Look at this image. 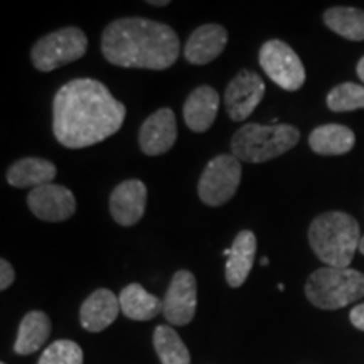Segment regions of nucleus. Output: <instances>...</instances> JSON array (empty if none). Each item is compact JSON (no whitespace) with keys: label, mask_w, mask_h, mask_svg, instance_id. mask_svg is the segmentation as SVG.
<instances>
[{"label":"nucleus","mask_w":364,"mask_h":364,"mask_svg":"<svg viewBox=\"0 0 364 364\" xmlns=\"http://www.w3.org/2000/svg\"><path fill=\"white\" fill-rule=\"evenodd\" d=\"M49 334H51V321H49L48 314L43 311L26 314L19 326V332H17L14 351L21 356H29L43 348Z\"/></svg>","instance_id":"aec40b11"},{"label":"nucleus","mask_w":364,"mask_h":364,"mask_svg":"<svg viewBox=\"0 0 364 364\" xmlns=\"http://www.w3.org/2000/svg\"><path fill=\"white\" fill-rule=\"evenodd\" d=\"M58 174L56 166L48 159L27 157L14 162L7 171V182L14 188H41V186L53 184Z\"/></svg>","instance_id":"a211bd4d"},{"label":"nucleus","mask_w":364,"mask_h":364,"mask_svg":"<svg viewBox=\"0 0 364 364\" xmlns=\"http://www.w3.org/2000/svg\"><path fill=\"white\" fill-rule=\"evenodd\" d=\"M349 318H351L353 326L356 329L364 332V304H359V306L354 307L351 314H349Z\"/></svg>","instance_id":"bb28decb"},{"label":"nucleus","mask_w":364,"mask_h":364,"mask_svg":"<svg viewBox=\"0 0 364 364\" xmlns=\"http://www.w3.org/2000/svg\"><path fill=\"white\" fill-rule=\"evenodd\" d=\"M120 311V300L115 294L108 289H98L81 306L80 322L86 331L102 332L117 321Z\"/></svg>","instance_id":"f3484780"},{"label":"nucleus","mask_w":364,"mask_h":364,"mask_svg":"<svg viewBox=\"0 0 364 364\" xmlns=\"http://www.w3.org/2000/svg\"><path fill=\"white\" fill-rule=\"evenodd\" d=\"M324 22L332 33L349 41H364V11L356 7H331Z\"/></svg>","instance_id":"4be33fe9"},{"label":"nucleus","mask_w":364,"mask_h":364,"mask_svg":"<svg viewBox=\"0 0 364 364\" xmlns=\"http://www.w3.org/2000/svg\"><path fill=\"white\" fill-rule=\"evenodd\" d=\"M198 307V282L189 270H179L164 299V317L172 326H186L193 321Z\"/></svg>","instance_id":"9d476101"},{"label":"nucleus","mask_w":364,"mask_h":364,"mask_svg":"<svg viewBox=\"0 0 364 364\" xmlns=\"http://www.w3.org/2000/svg\"><path fill=\"white\" fill-rule=\"evenodd\" d=\"M88 39L78 27H63L41 38L31 49L33 65L39 71L49 73L78 61L86 54Z\"/></svg>","instance_id":"423d86ee"},{"label":"nucleus","mask_w":364,"mask_h":364,"mask_svg":"<svg viewBox=\"0 0 364 364\" xmlns=\"http://www.w3.org/2000/svg\"><path fill=\"white\" fill-rule=\"evenodd\" d=\"M354 132L339 124L321 125L309 135V145L318 156H344L354 147Z\"/></svg>","instance_id":"6ab92c4d"},{"label":"nucleus","mask_w":364,"mask_h":364,"mask_svg":"<svg viewBox=\"0 0 364 364\" xmlns=\"http://www.w3.org/2000/svg\"><path fill=\"white\" fill-rule=\"evenodd\" d=\"M361 228L351 215L327 211L309 228V243L322 263L332 268H349L361 243Z\"/></svg>","instance_id":"7ed1b4c3"},{"label":"nucleus","mask_w":364,"mask_h":364,"mask_svg":"<svg viewBox=\"0 0 364 364\" xmlns=\"http://www.w3.org/2000/svg\"><path fill=\"white\" fill-rule=\"evenodd\" d=\"M255 253H257V236L250 230L240 231L231 248L223 252V255L228 258L225 270L228 285L238 289L247 282L250 272L253 268Z\"/></svg>","instance_id":"2eb2a0df"},{"label":"nucleus","mask_w":364,"mask_h":364,"mask_svg":"<svg viewBox=\"0 0 364 364\" xmlns=\"http://www.w3.org/2000/svg\"><path fill=\"white\" fill-rule=\"evenodd\" d=\"M220 110V93L211 86H199L189 93L184 103V122L196 134H203L215 124Z\"/></svg>","instance_id":"dca6fc26"},{"label":"nucleus","mask_w":364,"mask_h":364,"mask_svg":"<svg viewBox=\"0 0 364 364\" xmlns=\"http://www.w3.org/2000/svg\"><path fill=\"white\" fill-rule=\"evenodd\" d=\"M27 206L39 220L48 223H61L70 220L76 213L75 194L65 186L46 184L31 189L27 194Z\"/></svg>","instance_id":"9b49d317"},{"label":"nucleus","mask_w":364,"mask_h":364,"mask_svg":"<svg viewBox=\"0 0 364 364\" xmlns=\"http://www.w3.org/2000/svg\"><path fill=\"white\" fill-rule=\"evenodd\" d=\"M38 364H83V349L73 341H56L44 349Z\"/></svg>","instance_id":"393cba45"},{"label":"nucleus","mask_w":364,"mask_h":364,"mask_svg":"<svg viewBox=\"0 0 364 364\" xmlns=\"http://www.w3.org/2000/svg\"><path fill=\"white\" fill-rule=\"evenodd\" d=\"M147 204V188L142 181L120 182L110 196V215L120 226H134L142 220Z\"/></svg>","instance_id":"ddd939ff"},{"label":"nucleus","mask_w":364,"mask_h":364,"mask_svg":"<svg viewBox=\"0 0 364 364\" xmlns=\"http://www.w3.org/2000/svg\"><path fill=\"white\" fill-rule=\"evenodd\" d=\"M228 31L220 24H204L189 36L184 58L191 65H208L225 51Z\"/></svg>","instance_id":"4468645a"},{"label":"nucleus","mask_w":364,"mask_h":364,"mask_svg":"<svg viewBox=\"0 0 364 364\" xmlns=\"http://www.w3.org/2000/svg\"><path fill=\"white\" fill-rule=\"evenodd\" d=\"M149 6H156V7H164L169 6V0H149Z\"/></svg>","instance_id":"c85d7f7f"},{"label":"nucleus","mask_w":364,"mask_h":364,"mask_svg":"<svg viewBox=\"0 0 364 364\" xmlns=\"http://www.w3.org/2000/svg\"><path fill=\"white\" fill-rule=\"evenodd\" d=\"M327 107L331 112L343 113L364 108V86L356 83H343L327 95Z\"/></svg>","instance_id":"b1692460"},{"label":"nucleus","mask_w":364,"mask_h":364,"mask_svg":"<svg viewBox=\"0 0 364 364\" xmlns=\"http://www.w3.org/2000/svg\"><path fill=\"white\" fill-rule=\"evenodd\" d=\"M102 53L115 66L161 71L174 66L181 43L171 26L142 17H124L105 27Z\"/></svg>","instance_id":"f03ea898"},{"label":"nucleus","mask_w":364,"mask_h":364,"mask_svg":"<svg viewBox=\"0 0 364 364\" xmlns=\"http://www.w3.org/2000/svg\"><path fill=\"white\" fill-rule=\"evenodd\" d=\"M241 182V162L233 154H221L209 161L199 177V199L211 208H220L236 194Z\"/></svg>","instance_id":"0eeeda50"},{"label":"nucleus","mask_w":364,"mask_h":364,"mask_svg":"<svg viewBox=\"0 0 364 364\" xmlns=\"http://www.w3.org/2000/svg\"><path fill=\"white\" fill-rule=\"evenodd\" d=\"M125 115V105L103 83L78 78L61 86L53 100V132L66 149H85L115 135Z\"/></svg>","instance_id":"f257e3e1"},{"label":"nucleus","mask_w":364,"mask_h":364,"mask_svg":"<svg viewBox=\"0 0 364 364\" xmlns=\"http://www.w3.org/2000/svg\"><path fill=\"white\" fill-rule=\"evenodd\" d=\"M16 279V272L7 260L0 262V290H7Z\"/></svg>","instance_id":"a878e982"},{"label":"nucleus","mask_w":364,"mask_h":364,"mask_svg":"<svg viewBox=\"0 0 364 364\" xmlns=\"http://www.w3.org/2000/svg\"><path fill=\"white\" fill-rule=\"evenodd\" d=\"M177 140V122L171 108L154 112L139 132V144L145 156L156 157L169 152Z\"/></svg>","instance_id":"f8f14e48"},{"label":"nucleus","mask_w":364,"mask_h":364,"mask_svg":"<svg viewBox=\"0 0 364 364\" xmlns=\"http://www.w3.org/2000/svg\"><path fill=\"white\" fill-rule=\"evenodd\" d=\"M356 71H358V76H359V80L363 81L364 83V56L359 59V63H358V68H356Z\"/></svg>","instance_id":"cd10ccee"},{"label":"nucleus","mask_w":364,"mask_h":364,"mask_svg":"<svg viewBox=\"0 0 364 364\" xmlns=\"http://www.w3.org/2000/svg\"><path fill=\"white\" fill-rule=\"evenodd\" d=\"M300 132L292 125H243L231 139V152L240 162L262 164L277 159L294 149Z\"/></svg>","instance_id":"20e7f679"},{"label":"nucleus","mask_w":364,"mask_h":364,"mask_svg":"<svg viewBox=\"0 0 364 364\" xmlns=\"http://www.w3.org/2000/svg\"><path fill=\"white\" fill-rule=\"evenodd\" d=\"M154 346L162 364H191L188 348L172 327L157 326L154 331Z\"/></svg>","instance_id":"5701e85b"},{"label":"nucleus","mask_w":364,"mask_h":364,"mask_svg":"<svg viewBox=\"0 0 364 364\" xmlns=\"http://www.w3.org/2000/svg\"><path fill=\"white\" fill-rule=\"evenodd\" d=\"M309 302L322 311H336L364 297V273L353 268L322 267L306 284Z\"/></svg>","instance_id":"39448f33"},{"label":"nucleus","mask_w":364,"mask_h":364,"mask_svg":"<svg viewBox=\"0 0 364 364\" xmlns=\"http://www.w3.org/2000/svg\"><path fill=\"white\" fill-rule=\"evenodd\" d=\"M120 309L132 321H150L164 311V300L149 294L140 284H130L118 295Z\"/></svg>","instance_id":"412c9836"},{"label":"nucleus","mask_w":364,"mask_h":364,"mask_svg":"<svg viewBox=\"0 0 364 364\" xmlns=\"http://www.w3.org/2000/svg\"><path fill=\"white\" fill-rule=\"evenodd\" d=\"M262 267H268V258H262Z\"/></svg>","instance_id":"7c9ffc66"},{"label":"nucleus","mask_w":364,"mask_h":364,"mask_svg":"<svg viewBox=\"0 0 364 364\" xmlns=\"http://www.w3.org/2000/svg\"><path fill=\"white\" fill-rule=\"evenodd\" d=\"M260 66L277 86L285 91H297L306 83V68L299 54L280 39H270L260 48Z\"/></svg>","instance_id":"6e6552de"},{"label":"nucleus","mask_w":364,"mask_h":364,"mask_svg":"<svg viewBox=\"0 0 364 364\" xmlns=\"http://www.w3.org/2000/svg\"><path fill=\"white\" fill-rule=\"evenodd\" d=\"M265 97V83L255 71L243 70L230 81L225 91V107L233 122H243Z\"/></svg>","instance_id":"1a4fd4ad"},{"label":"nucleus","mask_w":364,"mask_h":364,"mask_svg":"<svg viewBox=\"0 0 364 364\" xmlns=\"http://www.w3.org/2000/svg\"><path fill=\"white\" fill-rule=\"evenodd\" d=\"M2 364H6V363H2Z\"/></svg>","instance_id":"2f4dec72"},{"label":"nucleus","mask_w":364,"mask_h":364,"mask_svg":"<svg viewBox=\"0 0 364 364\" xmlns=\"http://www.w3.org/2000/svg\"><path fill=\"white\" fill-rule=\"evenodd\" d=\"M359 253L364 255V235H363V238H361V243H359Z\"/></svg>","instance_id":"c756f323"}]
</instances>
